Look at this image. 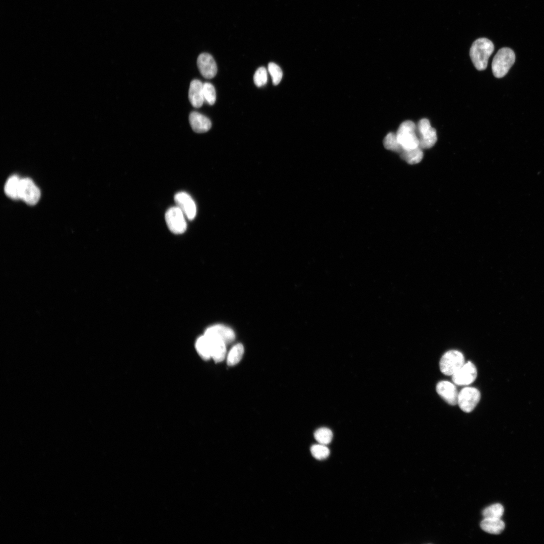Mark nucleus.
<instances>
[{"label":"nucleus","mask_w":544,"mask_h":544,"mask_svg":"<svg viewBox=\"0 0 544 544\" xmlns=\"http://www.w3.org/2000/svg\"><path fill=\"white\" fill-rule=\"evenodd\" d=\"M494 50L493 42L487 38L475 40L470 48L469 55L475 67L479 71L486 69L488 60Z\"/></svg>","instance_id":"nucleus-1"},{"label":"nucleus","mask_w":544,"mask_h":544,"mask_svg":"<svg viewBox=\"0 0 544 544\" xmlns=\"http://www.w3.org/2000/svg\"><path fill=\"white\" fill-rule=\"evenodd\" d=\"M395 134L397 142L402 149L401 152L420 147L417 125L413 121L405 120L402 122Z\"/></svg>","instance_id":"nucleus-2"},{"label":"nucleus","mask_w":544,"mask_h":544,"mask_svg":"<svg viewBox=\"0 0 544 544\" xmlns=\"http://www.w3.org/2000/svg\"><path fill=\"white\" fill-rule=\"evenodd\" d=\"M253 80L254 84L258 87L265 85L267 80L266 69L264 67H259L255 72Z\"/></svg>","instance_id":"nucleus-26"},{"label":"nucleus","mask_w":544,"mask_h":544,"mask_svg":"<svg viewBox=\"0 0 544 544\" xmlns=\"http://www.w3.org/2000/svg\"><path fill=\"white\" fill-rule=\"evenodd\" d=\"M185 216L177 206L169 208L166 212L165 219L169 229L174 234H182L187 228Z\"/></svg>","instance_id":"nucleus-6"},{"label":"nucleus","mask_w":544,"mask_h":544,"mask_svg":"<svg viewBox=\"0 0 544 544\" xmlns=\"http://www.w3.org/2000/svg\"><path fill=\"white\" fill-rule=\"evenodd\" d=\"M436 389L447 403L451 405L457 404L458 392L454 384L447 381H441L437 384Z\"/></svg>","instance_id":"nucleus-12"},{"label":"nucleus","mask_w":544,"mask_h":544,"mask_svg":"<svg viewBox=\"0 0 544 544\" xmlns=\"http://www.w3.org/2000/svg\"><path fill=\"white\" fill-rule=\"evenodd\" d=\"M189 121L192 130L197 133L207 132L212 126L211 121L207 117L196 111L190 113Z\"/></svg>","instance_id":"nucleus-14"},{"label":"nucleus","mask_w":544,"mask_h":544,"mask_svg":"<svg viewBox=\"0 0 544 544\" xmlns=\"http://www.w3.org/2000/svg\"><path fill=\"white\" fill-rule=\"evenodd\" d=\"M244 354V347L241 344L234 345L230 350L227 357V363L229 366L238 363Z\"/></svg>","instance_id":"nucleus-20"},{"label":"nucleus","mask_w":544,"mask_h":544,"mask_svg":"<svg viewBox=\"0 0 544 544\" xmlns=\"http://www.w3.org/2000/svg\"><path fill=\"white\" fill-rule=\"evenodd\" d=\"M477 376V370L475 365L468 361L452 375V380L455 385L465 386L474 381Z\"/></svg>","instance_id":"nucleus-8"},{"label":"nucleus","mask_w":544,"mask_h":544,"mask_svg":"<svg viewBox=\"0 0 544 544\" xmlns=\"http://www.w3.org/2000/svg\"><path fill=\"white\" fill-rule=\"evenodd\" d=\"M203 95L204 102L209 105H213L216 100V90L214 86L208 82L203 84Z\"/></svg>","instance_id":"nucleus-23"},{"label":"nucleus","mask_w":544,"mask_h":544,"mask_svg":"<svg viewBox=\"0 0 544 544\" xmlns=\"http://www.w3.org/2000/svg\"><path fill=\"white\" fill-rule=\"evenodd\" d=\"M464 364L463 355L457 350H450L441 358L439 366L441 372L452 376Z\"/></svg>","instance_id":"nucleus-4"},{"label":"nucleus","mask_w":544,"mask_h":544,"mask_svg":"<svg viewBox=\"0 0 544 544\" xmlns=\"http://www.w3.org/2000/svg\"><path fill=\"white\" fill-rule=\"evenodd\" d=\"M504 513V508L500 504H494L483 511L484 518H500Z\"/></svg>","instance_id":"nucleus-22"},{"label":"nucleus","mask_w":544,"mask_h":544,"mask_svg":"<svg viewBox=\"0 0 544 544\" xmlns=\"http://www.w3.org/2000/svg\"><path fill=\"white\" fill-rule=\"evenodd\" d=\"M21 181V178L16 175L8 179L4 187L5 192L8 196L13 199H20Z\"/></svg>","instance_id":"nucleus-18"},{"label":"nucleus","mask_w":544,"mask_h":544,"mask_svg":"<svg viewBox=\"0 0 544 544\" xmlns=\"http://www.w3.org/2000/svg\"><path fill=\"white\" fill-rule=\"evenodd\" d=\"M515 60L514 52L508 47L500 49L492 63V70L494 76L497 78L504 77L513 65Z\"/></svg>","instance_id":"nucleus-3"},{"label":"nucleus","mask_w":544,"mask_h":544,"mask_svg":"<svg viewBox=\"0 0 544 544\" xmlns=\"http://www.w3.org/2000/svg\"><path fill=\"white\" fill-rule=\"evenodd\" d=\"M176 206L189 220H192L196 214L195 203L192 197L185 192H179L174 196Z\"/></svg>","instance_id":"nucleus-10"},{"label":"nucleus","mask_w":544,"mask_h":544,"mask_svg":"<svg viewBox=\"0 0 544 544\" xmlns=\"http://www.w3.org/2000/svg\"><path fill=\"white\" fill-rule=\"evenodd\" d=\"M268 71L271 76L273 84L274 85H278L283 77L281 67L274 62H269L268 64Z\"/></svg>","instance_id":"nucleus-25"},{"label":"nucleus","mask_w":544,"mask_h":544,"mask_svg":"<svg viewBox=\"0 0 544 544\" xmlns=\"http://www.w3.org/2000/svg\"><path fill=\"white\" fill-rule=\"evenodd\" d=\"M197 65L201 75L206 79H212L217 74V64L209 53L200 54L197 59Z\"/></svg>","instance_id":"nucleus-11"},{"label":"nucleus","mask_w":544,"mask_h":544,"mask_svg":"<svg viewBox=\"0 0 544 544\" xmlns=\"http://www.w3.org/2000/svg\"><path fill=\"white\" fill-rule=\"evenodd\" d=\"M400 154L401 157L410 164L419 163L423 158V152L420 147L410 150H404Z\"/></svg>","instance_id":"nucleus-19"},{"label":"nucleus","mask_w":544,"mask_h":544,"mask_svg":"<svg viewBox=\"0 0 544 544\" xmlns=\"http://www.w3.org/2000/svg\"><path fill=\"white\" fill-rule=\"evenodd\" d=\"M385 146L388 149L399 152H401V148L398 144L396 134L393 132L389 133L384 140Z\"/></svg>","instance_id":"nucleus-27"},{"label":"nucleus","mask_w":544,"mask_h":544,"mask_svg":"<svg viewBox=\"0 0 544 544\" xmlns=\"http://www.w3.org/2000/svg\"><path fill=\"white\" fill-rule=\"evenodd\" d=\"M314 436L319 443L326 445L331 441L333 434L329 429L321 427L315 431Z\"/></svg>","instance_id":"nucleus-21"},{"label":"nucleus","mask_w":544,"mask_h":544,"mask_svg":"<svg viewBox=\"0 0 544 544\" xmlns=\"http://www.w3.org/2000/svg\"><path fill=\"white\" fill-rule=\"evenodd\" d=\"M481 398L480 391L474 387H465L458 393L457 404L465 413L472 412Z\"/></svg>","instance_id":"nucleus-7"},{"label":"nucleus","mask_w":544,"mask_h":544,"mask_svg":"<svg viewBox=\"0 0 544 544\" xmlns=\"http://www.w3.org/2000/svg\"><path fill=\"white\" fill-rule=\"evenodd\" d=\"M40 197L39 189L29 178H22L20 190V199L29 205H34Z\"/></svg>","instance_id":"nucleus-9"},{"label":"nucleus","mask_w":544,"mask_h":544,"mask_svg":"<svg viewBox=\"0 0 544 544\" xmlns=\"http://www.w3.org/2000/svg\"><path fill=\"white\" fill-rule=\"evenodd\" d=\"M213 346V340L205 334L198 337L195 344L197 353L205 360L212 358Z\"/></svg>","instance_id":"nucleus-16"},{"label":"nucleus","mask_w":544,"mask_h":544,"mask_svg":"<svg viewBox=\"0 0 544 544\" xmlns=\"http://www.w3.org/2000/svg\"><path fill=\"white\" fill-rule=\"evenodd\" d=\"M417 132L419 140V146L422 149L432 148L437 141L436 129L432 127L427 118L420 119L417 125Z\"/></svg>","instance_id":"nucleus-5"},{"label":"nucleus","mask_w":544,"mask_h":544,"mask_svg":"<svg viewBox=\"0 0 544 544\" xmlns=\"http://www.w3.org/2000/svg\"><path fill=\"white\" fill-rule=\"evenodd\" d=\"M480 526L488 533L499 534L504 530L505 523L500 518H484L481 522Z\"/></svg>","instance_id":"nucleus-17"},{"label":"nucleus","mask_w":544,"mask_h":544,"mask_svg":"<svg viewBox=\"0 0 544 544\" xmlns=\"http://www.w3.org/2000/svg\"><path fill=\"white\" fill-rule=\"evenodd\" d=\"M204 334L220 339L226 345L232 342L235 338L233 329L221 324L213 325L207 328Z\"/></svg>","instance_id":"nucleus-13"},{"label":"nucleus","mask_w":544,"mask_h":544,"mask_svg":"<svg viewBox=\"0 0 544 544\" xmlns=\"http://www.w3.org/2000/svg\"><path fill=\"white\" fill-rule=\"evenodd\" d=\"M188 98L191 105L195 108L200 107L204 102L203 84L198 80H192L188 91Z\"/></svg>","instance_id":"nucleus-15"},{"label":"nucleus","mask_w":544,"mask_h":544,"mask_svg":"<svg viewBox=\"0 0 544 544\" xmlns=\"http://www.w3.org/2000/svg\"><path fill=\"white\" fill-rule=\"evenodd\" d=\"M310 451L313 456L319 460L326 458L330 453L329 450L326 445L320 443L312 445Z\"/></svg>","instance_id":"nucleus-24"}]
</instances>
